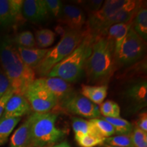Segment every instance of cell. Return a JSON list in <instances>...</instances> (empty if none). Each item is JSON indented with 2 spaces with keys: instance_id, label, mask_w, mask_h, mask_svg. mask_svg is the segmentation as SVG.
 <instances>
[{
  "instance_id": "6da1fadb",
  "label": "cell",
  "mask_w": 147,
  "mask_h": 147,
  "mask_svg": "<svg viewBox=\"0 0 147 147\" xmlns=\"http://www.w3.org/2000/svg\"><path fill=\"white\" fill-rule=\"evenodd\" d=\"M0 63L14 94L25 95L36 79V73L23 63L15 45L8 36L0 40Z\"/></svg>"
},
{
  "instance_id": "7a4b0ae2",
  "label": "cell",
  "mask_w": 147,
  "mask_h": 147,
  "mask_svg": "<svg viewBox=\"0 0 147 147\" xmlns=\"http://www.w3.org/2000/svg\"><path fill=\"white\" fill-rule=\"evenodd\" d=\"M114 42L106 36H97L92 52L85 65L88 81L106 84L117 69Z\"/></svg>"
},
{
  "instance_id": "3957f363",
  "label": "cell",
  "mask_w": 147,
  "mask_h": 147,
  "mask_svg": "<svg viewBox=\"0 0 147 147\" xmlns=\"http://www.w3.org/2000/svg\"><path fill=\"white\" fill-rule=\"evenodd\" d=\"M97 35L88 31L82 42L71 54L57 64L46 77H57L65 81L76 82L85 75V65L92 52Z\"/></svg>"
},
{
  "instance_id": "277c9868",
  "label": "cell",
  "mask_w": 147,
  "mask_h": 147,
  "mask_svg": "<svg viewBox=\"0 0 147 147\" xmlns=\"http://www.w3.org/2000/svg\"><path fill=\"white\" fill-rule=\"evenodd\" d=\"M57 117V114L51 112L29 115L32 147H51L65 137V131L55 125Z\"/></svg>"
},
{
  "instance_id": "5b68a950",
  "label": "cell",
  "mask_w": 147,
  "mask_h": 147,
  "mask_svg": "<svg viewBox=\"0 0 147 147\" xmlns=\"http://www.w3.org/2000/svg\"><path fill=\"white\" fill-rule=\"evenodd\" d=\"M87 33V29H66L59 43L54 48L50 49L44 59L36 67L34 70L35 73L41 76V78L47 76L54 66L60 63L73 52Z\"/></svg>"
},
{
  "instance_id": "8992f818",
  "label": "cell",
  "mask_w": 147,
  "mask_h": 147,
  "mask_svg": "<svg viewBox=\"0 0 147 147\" xmlns=\"http://www.w3.org/2000/svg\"><path fill=\"white\" fill-rule=\"evenodd\" d=\"M24 96L30 104L33 113H51L58 106L57 100L44 83L42 78L35 79L27 88Z\"/></svg>"
},
{
  "instance_id": "52a82bcc",
  "label": "cell",
  "mask_w": 147,
  "mask_h": 147,
  "mask_svg": "<svg viewBox=\"0 0 147 147\" xmlns=\"http://www.w3.org/2000/svg\"><path fill=\"white\" fill-rule=\"evenodd\" d=\"M146 49V42L135 32L131 25L118 54L115 57L117 66L133 65L143 57Z\"/></svg>"
},
{
  "instance_id": "ba28073f",
  "label": "cell",
  "mask_w": 147,
  "mask_h": 147,
  "mask_svg": "<svg viewBox=\"0 0 147 147\" xmlns=\"http://www.w3.org/2000/svg\"><path fill=\"white\" fill-rule=\"evenodd\" d=\"M58 106L69 113L89 119L101 117L100 106L91 102L81 93L75 91L70 96L60 103Z\"/></svg>"
},
{
  "instance_id": "9c48e42d",
  "label": "cell",
  "mask_w": 147,
  "mask_h": 147,
  "mask_svg": "<svg viewBox=\"0 0 147 147\" xmlns=\"http://www.w3.org/2000/svg\"><path fill=\"white\" fill-rule=\"evenodd\" d=\"M127 1L128 0H107L104 1L100 10L89 15L86 22V29L92 34L99 36L104 24L122 8Z\"/></svg>"
},
{
  "instance_id": "30bf717a",
  "label": "cell",
  "mask_w": 147,
  "mask_h": 147,
  "mask_svg": "<svg viewBox=\"0 0 147 147\" xmlns=\"http://www.w3.org/2000/svg\"><path fill=\"white\" fill-rule=\"evenodd\" d=\"M127 106L132 113L144 109L147 106V82L146 79H138L129 83L123 92Z\"/></svg>"
},
{
  "instance_id": "8fae6325",
  "label": "cell",
  "mask_w": 147,
  "mask_h": 147,
  "mask_svg": "<svg viewBox=\"0 0 147 147\" xmlns=\"http://www.w3.org/2000/svg\"><path fill=\"white\" fill-rule=\"evenodd\" d=\"M144 1L137 0H128L127 3L112 16L103 25L99 36H106L108 29L110 26L118 23H127L133 21L134 16L139 10Z\"/></svg>"
},
{
  "instance_id": "7c38bea8",
  "label": "cell",
  "mask_w": 147,
  "mask_h": 147,
  "mask_svg": "<svg viewBox=\"0 0 147 147\" xmlns=\"http://www.w3.org/2000/svg\"><path fill=\"white\" fill-rule=\"evenodd\" d=\"M23 0H0V27H8L22 17Z\"/></svg>"
},
{
  "instance_id": "4fadbf2b",
  "label": "cell",
  "mask_w": 147,
  "mask_h": 147,
  "mask_svg": "<svg viewBox=\"0 0 147 147\" xmlns=\"http://www.w3.org/2000/svg\"><path fill=\"white\" fill-rule=\"evenodd\" d=\"M58 21L65 24L68 29L82 30L87 19L83 10L80 7L71 4H64Z\"/></svg>"
},
{
  "instance_id": "5bb4252c",
  "label": "cell",
  "mask_w": 147,
  "mask_h": 147,
  "mask_svg": "<svg viewBox=\"0 0 147 147\" xmlns=\"http://www.w3.org/2000/svg\"><path fill=\"white\" fill-rule=\"evenodd\" d=\"M32 113V109L25 97L14 93L5 104L1 118H22Z\"/></svg>"
},
{
  "instance_id": "9a60e30c",
  "label": "cell",
  "mask_w": 147,
  "mask_h": 147,
  "mask_svg": "<svg viewBox=\"0 0 147 147\" xmlns=\"http://www.w3.org/2000/svg\"><path fill=\"white\" fill-rule=\"evenodd\" d=\"M21 14L25 19L32 22L42 21L49 17L45 0L23 1Z\"/></svg>"
},
{
  "instance_id": "2e32d148",
  "label": "cell",
  "mask_w": 147,
  "mask_h": 147,
  "mask_svg": "<svg viewBox=\"0 0 147 147\" xmlns=\"http://www.w3.org/2000/svg\"><path fill=\"white\" fill-rule=\"evenodd\" d=\"M44 83L57 100L58 105L74 92L70 83L57 77H43Z\"/></svg>"
},
{
  "instance_id": "e0dca14e",
  "label": "cell",
  "mask_w": 147,
  "mask_h": 147,
  "mask_svg": "<svg viewBox=\"0 0 147 147\" xmlns=\"http://www.w3.org/2000/svg\"><path fill=\"white\" fill-rule=\"evenodd\" d=\"M10 147H32L31 122L29 116L12 134Z\"/></svg>"
},
{
  "instance_id": "ac0fdd59",
  "label": "cell",
  "mask_w": 147,
  "mask_h": 147,
  "mask_svg": "<svg viewBox=\"0 0 147 147\" xmlns=\"http://www.w3.org/2000/svg\"><path fill=\"white\" fill-rule=\"evenodd\" d=\"M16 48L23 63L34 70L39 65L50 51V49H25L16 46Z\"/></svg>"
},
{
  "instance_id": "d6986e66",
  "label": "cell",
  "mask_w": 147,
  "mask_h": 147,
  "mask_svg": "<svg viewBox=\"0 0 147 147\" xmlns=\"http://www.w3.org/2000/svg\"><path fill=\"white\" fill-rule=\"evenodd\" d=\"M81 94L97 105L100 106L105 100L108 94V86L106 84L98 86L82 85Z\"/></svg>"
},
{
  "instance_id": "ffe728a7",
  "label": "cell",
  "mask_w": 147,
  "mask_h": 147,
  "mask_svg": "<svg viewBox=\"0 0 147 147\" xmlns=\"http://www.w3.org/2000/svg\"><path fill=\"white\" fill-rule=\"evenodd\" d=\"M132 28L144 42L147 40V9L144 3L141 5L139 10L132 21Z\"/></svg>"
},
{
  "instance_id": "44dd1931",
  "label": "cell",
  "mask_w": 147,
  "mask_h": 147,
  "mask_svg": "<svg viewBox=\"0 0 147 147\" xmlns=\"http://www.w3.org/2000/svg\"><path fill=\"white\" fill-rule=\"evenodd\" d=\"M71 126H72L73 131L74 132L75 138L85 135H93L100 136L95 131L94 126L89 120H85V119L78 118V117H72Z\"/></svg>"
},
{
  "instance_id": "7402d4cb",
  "label": "cell",
  "mask_w": 147,
  "mask_h": 147,
  "mask_svg": "<svg viewBox=\"0 0 147 147\" xmlns=\"http://www.w3.org/2000/svg\"><path fill=\"white\" fill-rule=\"evenodd\" d=\"M21 118H0V146L5 144Z\"/></svg>"
},
{
  "instance_id": "603a6c76",
  "label": "cell",
  "mask_w": 147,
  "mask_h": 147,
  "mask_svg": "<svg viewBox=\"0 0 147 147\" xmlns=\"http://www.w3.org/2000/svg\"><path fill=\"white\" fill-rule=\"evenodd\" d=\"M104 120L108 121L113 127L117 135L122 134H130L132 133L134 129V125L129 121H127L121 117L111 118V117H102Z\"/></svg>"
},
{
  "instance_id": "cb8c5ba5",
  "label": "cell",
  "mask_w": 147,
  "mask_h": 147,
  "mask_svg": "<svg viewBox=\"0 0 147 147\" xmlns=\"http://www.w3.org/2000/svg\"><path fill=\"white\" fill-rule=\"evenodd\" d=\"M36 46L39 49H46L54 43L56 34L49 29H42L38 30L35 34Z\"/></svg>"
},
{
  "instance_id": "d4e9b609",
  "label": "cell",
  "mask_w": 147,
  "mask_h": 147,
  "mask_svg": "<svg viewBox=\"0 0 147 147\" xmlns=\"http://www.w3.org/2000/svg\"><path fill=\"white\" fill-rule=\"evenodd\" d=\"M89 121L94 126L95 131L100 137L106 139L108 137L115 135V131L113 127L102 117L89 119Z\"/></svg>"
},
{
  "instance_id": "484cf974",
  "label": "cell",
  "mask_w": 147,
  "mask_h": 147,
  "mask_svg": "<svg viewBox=\"0 0 147 147\" xmlns=\"http://www.w3.org/2000/svg\"><path fill=\"white\" fill-rule=\"evenodd\" d=\"M16 47L25 49H36V42L34 35L29 31H24L17 34L12 40Z\"/></svg>"
},
{
  "instance_id": "4316f807",
  "label": "cell",
  "mask_w": 147,
  "mask_h": 147,
  "mask_svg": "<svg viewBox=\"0 0 147 147\" xmlns=\"http://www.w3.org/2000/svg\"><path fill=\"white\" fill-rule=\"evenodd\" d=\"M100 110L101 115H102L103 117L117 118L120 117V106L114 101H104L100 105Z\"/></svg>"
},
{
  "instance_id": "83f0119b",
  "label": "cell",
  "mask_w": 147,
  "mask_h": 147,
  "mask_svg": "<svg viewBox=\"0 0 147 147\" xmlns=\"http://www.w3.org/2000/svg\"><path fill=\"white\" fill-rule=\"evenodd\" d=\"M104 144L118 147H134L131 134L115 135L108 137L104 140Z\"/></svg>"
},
{
  "instance_id": "f1b7e54d",
  "label": "cell",
  "mask_w": 147,
  "mask_h": 147,
  "mask_svg": "<svg viewBox=\"0 0 147 147\" xmlns=\"http://www.w3.org/2000/svg\"><path fill=\"white\" fill-rule=\"evenodd\" d=\"M75 140L80 147H96L104 144L105 138L98 136L85 135L76 137Z\"/></svg>"
},
{
  "instance_id": "f546056e",
  "label": "cell",
  "mask_w": 147,
  "mask_h": 147,
  "mask_svg": "<svg viewBox=\"0 0 147 147\" xmlns=\"http://www.w3.org/2000/svg\"><path fill=\"white\" fill-rule=\"evenodd\" d=\"M132 21L129 22L125 24V25L120 29V31L117 33L114 39V45H115V56H117L119 50H120L121 45L123 42L127 34V33L131 27Z\"/></svg>"
},
{
  "instance_id": "4dcf8cb0",
  "label": "cell",
  "mask_w": 147,
  "mask_h": 147,
  "mask_svg": "<svg viewBox=\"0 0 147 147\" xmlns=\"http://www.w3.org/2000/svg\"><path fill=\"white\" fill-rule=\"evenodd\" d=\"M131 138L134 147H147V133L134 126Z\"/></svg>"
},
{
  "instance_id": "1f68e13d",
  "label": "cell",
  "mask_w": 147,
  "mask_h": 147,
  "mask_svg": "<svg viewBox=\"0 0 147 147\" xmlns=\"http://www.w3.org/2000/svg\"><path fill=\"white\" fill-rule=\"evenodd\" d=\"M49 15L58 19L61 13L63 3L60 0H45Z\"/></svg>"
},
{
  "instance_id": "d6a6232c",
  "label": "cell",
  "mask_w": 147,
  "mask_h": 147,
  "mask_svg": "<svg viewBox=\"0 0 147 147\" xmlns=\"http://www.w3.org/2000/svg\"><path fill=\"white\" fill-rule=\"evenodd\" d=\"M78 3L89 13V15L96 13L102 8L104 1L102 0H88V1H78Z\"/></svg>"
},
{
  "instance_id": "836d02e7",
  "label": "cell",
  "mask_w": 147,
  "mask_h": 147,
  "mask_svg": "<svg viewBox=\"0 0 147 147\" xmlns=\"http://www.w3.org/2000/svg\"><path fill=\"white\" fill-rule=\"evenodd\" d=\"M10 88V84L8 78L5 74L2 69L0 68V99Z\"/></svg>"
},
{
  "instance_id": "e575fe53",
  "label": "cell",
  "mask_w": 147,
  "mask_h": 147,
  "mask_svg": "<svg viewBox=\"0 0 147 147\" xmlns=\"http://www.w3.org/2000/svg\"><path fill=\"white\" fill-rule=\"evenodd\" d=\"M136 127L142 130V131L147 133V113L146 110L140 113L138 118L136 121L135 125H134Z\"/></svg>"
},
{
  "instance_id": "d590c367",
  "label": "cell",
  "mask_w": 147,
  "mask_h": 147,
  "mask_svg": "<svg viewBox=\"0 0 147 147\" xmlns=\"http://www.w3.org/2000/svg\"><path fill=\"white\" fill-rule=\"evenodd\" d=\"M13 94H14L13 90H12V88L10 87V89L8 90V91L3 95V96L0 99V118L1 117V115H2V114L3 113V110H4L5 104H6L8 100L10 99V97Z\"/></svg>"
},
{
  "instance_id": "8d00e7d4",
  "label": "cell",
  "mask_w": 147,
  "mask_h": 147,
  "mask_svg": "<svg viewBox=\"0 0 147 147\" xmlns=\"http://www.w3.org/2000/svg\"><path fill=\"white\" fill-rule=\"evenodd\" d=\"M51 147H70V146H69L68 142H66V141H63V142L55 144V145H53V146Z\"/></svg>"
},
{
  "instance_id": "74e56055",
  "label": "cell",
  "mask_w": 147,
  "mask_h": 147,
  "mask_svg": "<svg viewBox=\"0 0 147 147\" xmlns=\"http://www.w3.org/2000/svg\"><path fill=\"white\" fill-rule=\"evenodd\" d=\"M102 147H118V146H110V145H107L104 144L103 145H102Z\"/></svg>"
}]
</instances>
